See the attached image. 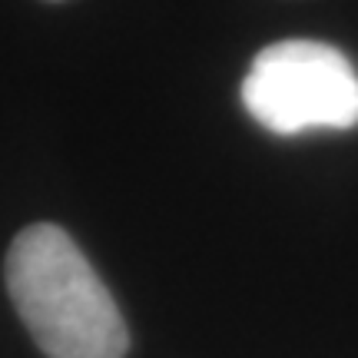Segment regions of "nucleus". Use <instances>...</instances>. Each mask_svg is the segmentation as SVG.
<instances>
[{
	"mask_svg": "<svg viewBox=\"0 0 358 358\" xmlns=\"http://www.w3.org/2000/svg\"><path fill=\"white\" fill-rule=\"evenodd\" d=\"M7 289L50 358H123L127 322L80 245L53 222L27 226L7 252Z\"/></svg>",
	"mask_w": 358,
	"mask_h": 358,
	"instance_id": "nucleus-1",
	"label": "nucleus"
},
{
	"mask_svg": "<svg viewBox=\"0 0 358 358\" xmlns=\"http://www.w3.org/2000/svg\"><path fill=\"white\" fill-rule=\"evenodd\" d=\"M243 106L279 136L358 123V73L342 50L319 40H279L256 53L243 80Z\"/></svg>",
	"mask_w": 358,
	"mask_h": 358,
	"instance_id": "nucleus-2",
	"label": "nucleus"
}]
</instances>
